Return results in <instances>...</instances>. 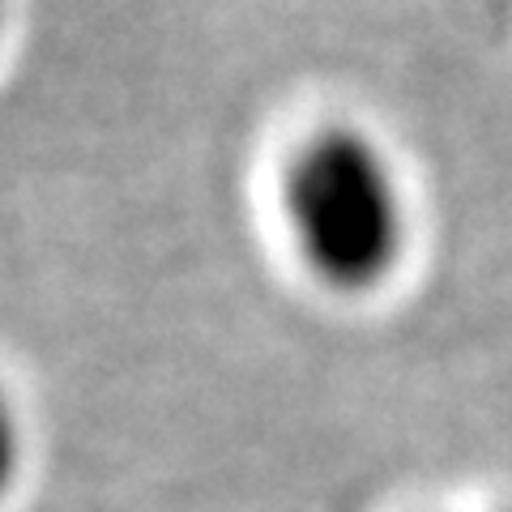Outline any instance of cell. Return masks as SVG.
I'll return each instance as SVG.
<instances>
[{"label": "cell", "mask_w": 512, "mask_h": 512, "mask_svg": "<svg viewBox=\"0 0 512 512\" xmlns=\"http://www.w3.org/2000/svg\"><path fill=\"white\" fill-rule=\"evenodd\" d=\"M286 218L312 274L342 295L389 278L406 248V197L393 163L355 128L316 133L286 175Z\"/></svg>", "instance_id": "cell-1"}, {"label": "cell", "mask_w": 512, "mask_h": 512, "mask_svg": "<svg viewBox=\"0 0 512 512\" xmlns=\"http://www.w3.org/2000/svg\"><path fill=\"white\" fill-rule=\"evenodd\" d=\"M18 466H22V423H18V410H13L5 389H0V495L13 487Z\"/></svg>", "instance_id": "cell-2"}]
</instances>
